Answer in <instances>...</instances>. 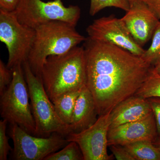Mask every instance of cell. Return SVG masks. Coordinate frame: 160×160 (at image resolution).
Masks as SVG:
<instances>
[{
  "mask_svg": "<svg viewBox=\"0 0 160 160\" xmlns=\"http://www.w3.org/2000/svg\"><path fill=\"white\" fill-rule=\"evenodd\" d=\"M86 42V86L100 116L134 95L152 66L140 57L117 46L89 38Z\"/></svg>",
  "mask_w": 160,
  "mask_h": 160,
  "instance_id": "6da1fadb",
  "label": "cell"
},
{
  "mask_svg": "<svg viewBox=\"0 0 160 160\" xmlns=\"http://www.w3.org/2000/svg\"><path fill=\"white\" fill-rule=\"evenodd\" d=\"M40 77L51 101L66 92L82 89L86 86L84 47L77 46L64 54L49 57Z\"/></svg>",
  "mask_w": 160,
  "mask_h": 160,
  "instance_id": "7a4b0ae2",
  "label": "cell"
},
{
  "mask_svg": "<svg viewBox=\"0 0 160 160\" xmlns=\"http://www.w3.org/2000/svg\"><path fill=\"white\" fill-rule=\"evenodd\" d=\"M76 26L62 21H52L35 29L34 42L28 57V62L35 75L41 76L47 58L68 52L80 43L85 37L79 33Z\"/></svg>",
  "mask_w": 160,
  "mask_h": 160,
  "instance_id": "3957f363",
  "label": "cell"
},
{
  "mask_svg": "<svg viewBox=\"0 0 160 160\" xmlns=\"http://www.w3.org/2000/svg\"><path fill=\"white\" fill-rule=\"evenodd\" d=\"M22 66L35 123V136L48 137L57 132L66 137L71 133L70 126L63 122L58 116L42 78L33 73L28 61L24 62Z\"/></svg>",
  "mask_w": 160,
  "mask_h": 160,
  "instance_id": "277c9868",
  "label": "cell"
},
{
  "mask_svg": "<svg viewBox=\"0 0 160 160\" xmlns=\"http://www.w3.org/2000/svg\"><path fill=\"white\" fill-rule=\"evenodd\" d=\"M12 69V80L1 95V116L10 124H17L35 136V123L29 102V90L22 65H18Z\"/></svg>",
  "mask_w": 160,
  "mask_h": 160,
  "instance_id": "5b68a950",
  "label": "cell"
},
{
  "mask_svg": "<svg viewBox=\"0 0 160 160\" xmlns=\"http://www.w3.org/2000/svg\"><path fill=\"white\" fill-rule=\"evenodd\" d=\"M21 24L35 29L52 21H62L75 26L81 17V9L77 6L66 7L62 0L44 2L42 0H20L14 11Z\"/></svg>",
  "mask_w": 160,
  "mask_h": 160,
  "instance_id": "8992f818",
  "label": "cell"
},
{
  "mask_svg": "<svg viewBox=\"0 0 160 160\" xmlns=\"http://www.w3.org/2000/svg\"><path fill=\"white\" fill-rule=\"evenodd\" d=\"M35 36V30L21 24L13 12L0 9V41L8 49L9 69L28 60Z\"/></svg>",
  "mask_w": 160,
  "mask_h": 160,
  "instance_id": "52a82bcc",
  "label": "cell"
},
{
  "mask_svg": "<svg viewBox=\"0 0 160 160\" xmlns=\"http://www.w3.org/2000/svg\"><path fill=\"white\" fill-rule=\"evenodd\" d=\"M9 136L13 141V159L42 160L69 143L66 137L54 132L48 137L36 136L15 124H10Z\"/></svg>",
  "mask_w": 160,
  "mask_h": 160,
  "instance_id": "ba28073f",
  "label": "cell"
},
{
  "mask_svg": "<svg viewBox=\"0 0 160 160\" xmlns=\"http://www.w3.org/2000/svg\"><path fill=\"white\" fill-rule=\"evenodd\" d=\"M111 112L100 116L91 126L83 131L66 136L68 142L77 143L84 160H109L107 152L108 134L111 125Z\"/></svg>",
  "mask_w": 160,
  "mask_h": 160,
  "instance_id": "9c48e42d",
  "label": "cell"
},
{
  "mask_svg": "<svg viewBox=\"0 0 160 160\" xmlns=\"http://www.w3.org/2000/svg\"><path fill=\"white\" fill-rule=\"evenodd\" d=\"M89 38L111 44L141 57L145 50L138 44L121 18L112 16L95 20L86 29Z\"/></svg>",
  "mask_w": 160,
  "mask_h": 160,
  "instance_id": "30bf717a",
  "label": "cell"
},
{
  "mask_svg": "<svg viewBox=\"0 0 160 160\" xmlns=\"http://www.w3.org/2000/svg\"><path fill=\"white\" fill-rule=\"evenodd\" d=\"M126 12L121 20L134 41L142 47L152 38L160 20L144 2L130 6Z\"/></svg>",
  "mask_w": 160,
  "mask_h": 160,
  "instance_id": "8fae6325",
  "label": "cell"
},
{
  "mask_svg": "<svg viewBox=\"0 0 160 160\" xmlns=\"http://www.w3.org/2000/svg\"><path fill=\"white\" fill-rule=\"evenodd\" d=\"M158 137L156 124L152 112L142 119L109 129L108 134V146H124L143 141L153 142Z\"/></svg>",
  "mask_w": 160,
  "mask_h": 160,
  "instance_id": "7c38bea8",
  "label": "cell"
},
{
  "mask_svg": "<svg viewBox=\"0 0 160 160\" xmlns=\"http://www.w3.org/2000/svg\"><path fill=\"white\" fill-rule=\"evenodd\" d=\"M152 112L148 99L134 95L119 103L112 109L109 129L142 119Z\"/></svg>",
  "mask_w": 160,
  "mask_h": 160,
  "instance_id": "4fadbf2b",
  "label": "cell"
},
{
  "mask_svg": "<svg viewBox=\"0 0 160 160\" xmlns=\"http://www.w3.org/2000/svg\"><path fill=\"white\" fill-rule=\"evenodd\" d=\"M98 115L93 96L87 86H85L81 90L75 106L69 125L71 133H78L89 128L96 122Z\"/></svg>",
  "mask_w": 160,
  "mask_h": 160,
  "instance_id": "5bb4252c",
  "label": "cell"
},
{
  "mask_svg": "<svg viewBox=\"0 0 160 160\" xmlns=\"http://www.w3.org/2000/svg\"><path fill=\"white\" fill-rule=\"evenodd\" d=\"M82 89L66 92L52 101L58 116L69 126L71 123L77 99Z\"/></svg>",
  "mask_w": 160,
  "mask_h": 160,
  "instance_id": "9a60e30c",
  "label": "cell"
},
{
  "mask_svg": "<svg viewBox=\"0 0 160 160\" xmlns=\"http://www.w3.org/2000/svg\"><path fill=\"white\" fill-rule=\"evenodd\" d=\"M123 146L135 160H160L159 149L151 141H140Z\"/></svg>",
  "mask_w": 160,
  "mask_h": 160,
  "instance_id": "2e32d148",
  "label": "cell"
},
{
  "mask_svg": "<svg viewBox=\"0 0 160 160\" xmlns=\"http://www.w3.org/2000/svg\"><path fill=\"white\" fill-rule=\"evenodd\" d=\"M144 98H160V75L150 70L143 85L135 94Z\"/></svg>",
  "mask_w": 160,
  "mask_h": 160,
  "instance_id": "e0dca14e",
  "label": "cell"
},
{
  "mask_svg": "<svg viewBox=\"0 0 160 160\" xmlns=\"http://www.w3.org/2000/svg\"><path fill=\"white\" fill-rule=\"evenodd\" d=\"M82 153L77 143L70 142L63 149L53 152L44 160H83Z\"/></svg>",
  "mask_w": 160,
  "mask_h": 160,
  "instance_id": "ac0fdd59",
  "label": "cell"
},
{
  "mask_svg": "<svg viewBox=\"0 0 160 160\" xmlns=\"http://www.w3.org/2000/svg\"><path fill=\"white\" fill-rule=\"evenodd\" d=\"M113 7L127 12L130 8L128 0H90L89 14L93 16L107 7Z\"/></svg>",
  "mask_w": 160,
  "mask_h": 160,
  "instance_id": "d6986e66",
  "label": "cell"
},
{
  "mask_svg": "<svg viewBox=\"0 0 160 160\" xmlns=\"http://www.w3.org/2000/svg\"><path fill=\"white\" fill-rule=\"evenodd\" d=\"M152 38L151 45L141 57L152 67L160 58V21Z\"/></svg>",
  "mask_w": 160,
  "mask_h": 160,
  "instance_id": "ffe728a7",
  "label": "cell"
},
{
  "mask_svg": "<svg viewBox=\"0 0 160 160\" xmlns=\"http://www.w3.org/2000/svg\"><path fill=\"white\" fill-rule=\"evenodd\" d=\"M7 120L3 119L0 122V160H6L9 152L12 150L8 142L6 134Z\"/></svg>",
  "mask_w": 160,
  "mask_h": 160,
  "instance_id": "44dd1931",
  "label": "cell"
},
{
  "mask_svg": "<svg viewBox=\"0 0 160 160\" xmlns=\"http://www.w3.org/2000/svg\"><path fill=\"white\" fill-rule=\"evenodd\" d=\"M12 78V69L6 66L2 60H0V95L2 94Z\"/></svg>",
  "mask_w": 160,
  "mask_h": 160,
  "instance_id": "7402d4cb",
  "label": "cell"
},
{
  "mask_svg": "<svg viewBox=\"0 0 160 160\" xmlns=\"http://www.w3.org/2000/svg\"><path fill=\"white\" fill-rule=\"evenodd\" d=\"M109 146L112 154L117 160H135L124 146L116 145Z\"/></svg>",
  "mask_w": 160,
  "mask_h": 160,
  "instance_id": "603a6c76",
  "label": "cell"
},
{
  "mask_svg": "<svg viewBox=\"0 0 160 160\" xmlns=\"http://www.w3.org/2000/svg\"><path fill=\"white\" fill-rule=\"evenodd\" d=\"M148 100L154 114L158 136L160 137V98H150Z\"/></svg>",
  "mask_w": 160,
  "mask_h": 160,
  "instance_id": "cb8c5ba5",
  "label": "cell"
},
{
  "mask_svg": "<svg viewBox=\"0 0 160 160\" xmlns=\"http://www.w3.org/2000/svg\"><path fill=\"white\" fill-rule=\"evenodd\" d=\"M20 0H0V9L13 12L18 5Z\"/></svg>",
  "mask_w": 160,
  "mask_h": 160,
  "instance_id": "d4e9b609",
  "label": "cell"
},
{
  "mask_svg": "<svg viewBox=\"0 0 160 160\" xmlns=\"http://www.w3.org/2000/svg\"><path fill=\"white\" fill-rule=\"evenodd\" d=\"M160 20V0H143Z\"/></svg>",
  "mask_w": 160,
  "mask_h": 160,
  "instance_id": "484cf974",
  "label": "cell"
},
{
  "mask_svg": "<svg viewBox=\"0 0 160 160\" xmlns=\"http://www.w3.org/2000/svg\"><path fill=\"white\" fill-rule=\"evenodd\" d=\"M152 70L157 74L160 75V58L152 66Z\"/></svg>",
  "mask_w": 160,
  "mask_h": 160,
  "instance_id": "4316f807",
  "label": "cell"
},
{
  "mask_svg": "<svg viewBox=\"0 0 160 160\" xmlns=\"http://www.w3.org/2000/svg\"><path fill=\"white\" fill-rule=\"evenodd\" d=\"M153 143L155 146L158 147V149H159L160 151V137L158 136V137L156 139Z\"/></svg>",
  "mask_w": 160,
  "mask_h": 160,
  "instance_id": "83f0119b",
  "label": "cell"
},
{
  "mask_svg": "<svg viewBox=\"0 0 160 160\" xmlns=\"http://www.w3.org/2000/svg\"><path fill=\"white\" fill-rule=\"evenodd\" d=\"M130 6H133L135 4L140 2H143V0H128Z\"/></svg>",
  "mask_w": 160,
  "mask_h": 160,
  "instance_id": "f1b7e54d",
  "label": "cell"
}]
</instances>
